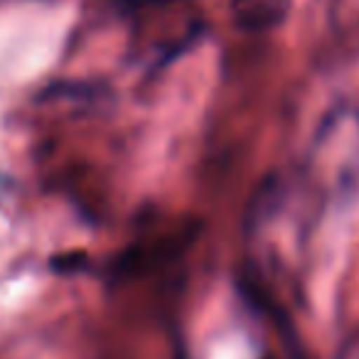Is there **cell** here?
<instances>
[{"label": "cell", "mask_w": 359, "mask_h": 359, "mask_svg": "<svg viewBox=\"0 0 359 359\" xmlns=\"http://www.w3.org/2000/svg\"><path fill=\"white\" fill-rule=\"evenodd\" d=\"M293 0H231L234 25L244 32H266L285 20Z\"/></svg>", "instance_id": "obj_1"}]
</instances>
